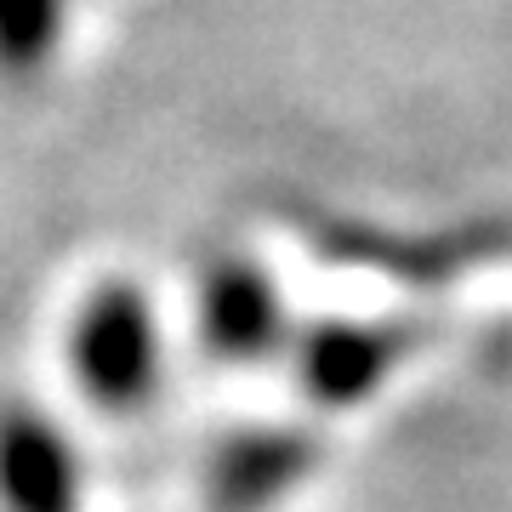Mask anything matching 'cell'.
Masks as SVG:
<instances>
[{
  "label": "cell",
  "mask_w": 512,
  "mask_h": 512,
  "mask_svg": "<svg viewBox=\"0 0 512 512\" xmlns=\"http://www.w3.org/2000/svg\"><path fill=\"white\" fill-rule=\"evenodd\" d=\"M285 228L308 245L330 268H353V274H376L410 291L427 285H450V279L473 274L484 262L512 251V222L507 217H478L456 228H433V234H404L382 228L370 217H342V211H319L313 200H285Z\"/></svg>",
  "instance_id": "obj_1"
},
{
  "label": "cell",
  "mask_w": 512,
  "mask_h": 512,
  "mask_svg": "<svg viewBox=\"0 0 512 512\" xmlns=\"http://www.w3.org/2000/svg\"><path fill=\"white\" fill-rule=\"evenodd\" d=\"M69 365L80 393L109 416H131L160 393L165 336L143 285L131 279L92 285V296L80 302L69 325Z\"/></svg>",
  "instance_id": "obj_2"
},
{
  "label": "cell",
  "mask_w": 512,
  "mask_h": 512,
  "mask_svg": "<svg viewBox=\"0 0 512 512\" xmlns=\"http://www.w3.org/2000/svg\"><path fill=\"white\" fill-rule=\"evenodd\" d=\"M416 319H319L296 336V370L313 404L353 410L421 348Z\"/></svg>",
  "instance_id": "obj_3"
},
{
  "label": "cell",
  "mask_w": 512,
  "mask_h": 512,
  "mask_svg": "<svg viewBox=\"0 0 512 512\" xmlns=\"http://www.w3.org/2000/svg\"><path fill=\"white\" fill-rule=\"evenodd\" d=\"M194 330L222 365H251L285 342V302L274 274L239 251H217L194 279Z\"/></svg>",
  "instance_id": "obj_4"
},
{
  "label": "cell",
  "mask_w": 512,
  "mask_h": 512,
  "mask_svg": "<svg viewBox=\"0 0 512 512\" xmlns=\"http://www.w3.org/2000/svg\"><path fill=\"white\" fill-rule=\"evenodd\" d=\"M80 450L40 404L0 399V512H80Z\"/></svg>",
  "instance_id": "obj_5"
},
{
  "label": "cell",
  "mask_w": 512,
  "mask_h": 512,
  "mask_svg": "<svg viewBox=\"0 0 512 512\" xmlns=\"http://www.w3.org/2000/svg\"><path fill=\"white\" fill-rule=\"evenodd\" d=\"M313 461L319 444L302 427H239L205 467V501L211 512H268L313 473Z\"/></svg>",
  "instance_id": "obj_6"
},
{
  "label": "cell",
  "mask_w": 512,
  "mask_h": 512,
  "mask_svg": "<svg viewBox=\"0 0 512 512\" xmlns=\"http://www.w3.org/2000/svg\"><path fill=\"white\" fill-rule=\"evenodd\" d=\"M69 6L74 0H0V80L29 86L52 69L69 35Z\"/></svg>",
  "instance_id": "obj_7"
}]
</instances>
